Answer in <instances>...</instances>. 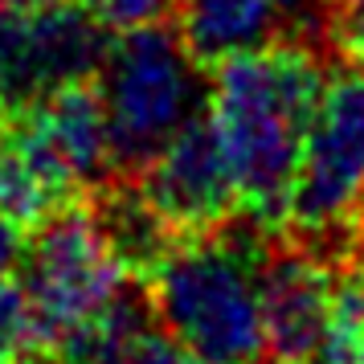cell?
<instances>
[{"label":"cell","instance_id":"2e32d148","mask_svg":"<svg viewBox=\"0 0 364 364\" xmlns=\"http://www.w3.org/2000/svg\"><path fill=\"white\" fill-rule=\"evenodd\" d=\"M132 364H213V360H205L200 352L184 348L181 340H172L164 328H144L135 336Z\"/></svg>","mask_w":364,"mask_h":364},{"label":"cell","instance_id":"ac0fdd59","mask_svg":"<svg viewBox=\"0 0 364 364\" xmlns=\"http://www.w3.org/2000/svg\"><path fill=\"white\" fill-rule=\"evenodd\" d=\"M328 33L336 37V46L364 66V0H336Z\"/></svg>","mask_w":364,"mask_h":364},{"label":"cell","instance_id":"6da1fadb","mask_svg":"<svg viewBox=\"0 0 364 364\" xmlns=\"http://www.w3.org/2000/svg\"><path fill=\"white\" fill-rule=\"evenodd\" d=\"M323 86L307 41H274L217 62L209 82V119L225 148L237 200L258 225L287 221V197Z\"/></svg>","mask_w":364,"mask_h":364},{"label":"cell","instance_id":"4fadbf2b","mask_svg":"<svg viewBox=\"0 0 364 364\" xmlns=\"http://www.w3.org/2000/svg\"><path fill=\"white\" fill-rule=\"evenodd\" d=\"M311 364H364V279H340L331 323Z\"/></svg>","mask_w":364,"mask_h":364},{"label":"cell","instance_id":"8fae6325","mask_svg":"<svg viewBox=\"0 0 364 364\" xmlns=\"http://www.w3.org/2000/svg\"><path fill=\"white\" fill-rule=\"evenodd\" d=\"M66 209V197L46 181V172L25 156L13 135L0 139V213L9 221H17L21 230L25 225H41L50 213Z\"/></svg>","mask_w":364,"mask_h":364},{"label":"cell","instance_id":"7a4b0ae2","mask_svg":"<svg viewBox=\"0 0 364 364\" xmlns=\"http://www.w3.org/2000/svg\"><path fill=\"white\" fill-rule=\"evenodd\" d=\"M262 262V242L237 233L230 221L176 233L148 270L156 328L213 364H266Z\"/></svg>","mask_w":364,"mask_h":364},{"label":"cell","instance_id":"7c38bea8","mask_svg":"<svg viewBox=\"0 0 364 364\" xmlns=\"http://www.w3.org/2000/svg\"><path fill=\"white\" fill-rule=\"evenodd\" d=\"M148 328L139 311L132 303L119 307L115 315H107L102 323L95 328L70 336L66 344H58L62 352V364H132V348H135V336Z\"/></svg>","mask_w":364,"mask_h":364},{"label":"cell","instance_id":"d6986e66","mask_svg":"<svg viewBox=\"0 0 364 364\" xmlns=\"http://www.w3.org/2000/svg\"><path fill=\"white\" fill-rule=\"evenodd\" d=\"M25 258V242H21V225L17 221H9V217L0 213V279L4 274H13Z\"/></svg>","mask_w":364,"mask_h":364},{"label":"cell","instance_id":"ba28073f","mask_svg":"<svg viewBox=\"0 0 364 364\" xmlns=\"http://www.w3.org/2000/svg\"><path fill=\"white\" fill-rule=\"evenodd\" d=\"M139 193L172 225V233H200L230 221L242 200L209 111H200L144 164Z\"/></svg>","mask_w":364,"mask_h":364},{"label":"cell","instance_id":"9c48e42d","mask_svg":"<svg viewBox=\"0 0 364 364\" xmlns=\"http://www.w3.org/2000/svg\"><path fill=\"white\" fill-rule=\"evenodd\" d=\"M340 279L307 250H279L262 262L266 364H311L331 323Z\"/></svg>","mask_w":364,"mask_h":364},{"label":"cell","instance_id":"5bb4252c","mask_svg":"<svg viewBox=\"0 0 364 364\" xmlns=\"http://www.w3.org/2000/svg\"><path fill=\"white\" fill-rule=\"evenodd\" d=\"M41 348H50V340L41 331L33 303L13 274H4L0 279V364H29Z\"/></svg>","mask_w":364,"mask_h":364},{"label":"cell","instance_id":"52a82bcc","mask_svg":"<svg viewBox=\"0 0 364 364\" xmlns=\"http://www.w3.org/2000/svg\"><path fill=\"white\" fill-rule=\"evenodd\" d=\"M9 135L66 200L82 188H99L119 168L99 86L78 82L25 107Z\"/></svg>","mask_w":364,"mask_h":364},{"label":"cell","instance_id":"277c9868","mask_svg":"<svg viewBox=\"0 0 364 364\" xmlns=\"http://www.w3.org/2000/svg\"><path fill=\"white\" fill-rule=\"evenodd\" d=\"M21 287L50 348H58L132 303V266L111 242L99 213L66 205L46 217L25 246Z\"/></svg>","mask_w":364,"mask_h":364},{"label":"cell","instance_id":"9a60e30c","mask_svg":"<svg viewBox=\"0 0 364 364\" xmlns=\"http://www.w3.org/2000/svg\"><path fill=\"white\" fill-rule=\"evenodd\" d=\"M95 9V17L111 29V33H127V29H144V25H160L168 17L172 0H86Z\"/></svg>","mask_w":364,"mask_h":364},{"label":"cell","instance_id":"30bf717a","mask_svg":"<svg viewBox=\"0 0 364 364\" xmlns=\"http://www.w3.org/2000/svg\"><path fill=\"white\" fill-rule=\"evenodd\" d=\"M181 37L200 62H225L233 53L291 41L282 0H181Z\"/></svg>","mask_w":364,"mask_h":364},{"label":"cell","instance_id":"5b68a950","mask_svg":"<svg viewBox=\"0 0 364 364\" xmlns=\"http://www.w3.org/2000/svg\"><path fill=\"white\" fill-rule=\"evenodd\" d=\"M364 221V66L323 74L287 197L303 242H331Z\"/></svg>","mask_w":364,"mask_h":364},{"label":"cell","instance_id":"8992f818","mask_svg":"<svg viewBox=\"0 0 364 364\" xmlns=\"http://www.w3.org/2000/svg\"><path fill=\"white\" fill-rule=\"evenodd\" d=\"M111 29L86 0H0V107L25 111L99 74Z\"/></svg>","mask_w":364,"mask_h":364},{"label":"cell","instance_id":"3957f363","mask_svg":"<svg viewBox=\"0 0 364 364\" xmlns=\"http://www.w3.org/2000/svg\"><path fill=\"white\" fill-rule=\"evenodd\" d=\"M200 70L205 62L164 21L115 33L99 66V99L119 168L144 172L151 156L209 107V78Z\"/></svg>","mask_w":364,"mask_h":364},{"label":"cell","instance_id":"e0dca14e","mask_svg":"<svg viewBox=\"0 0 364 364\" xmlns=\"http://www.w3.org/2000/svg\"><path fill=\"white\" fill-rule=\"evenodd\" d=\"M282 13L291 25V41H307L328 33L331 13H336V0H282Z\"/></svg>","mask_w":364,"mask_h":364}]
</instances>
